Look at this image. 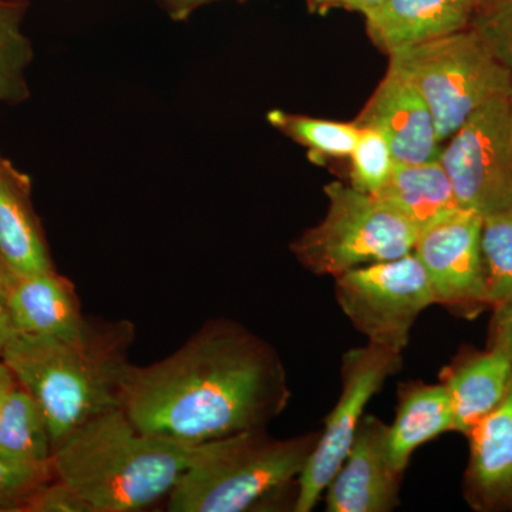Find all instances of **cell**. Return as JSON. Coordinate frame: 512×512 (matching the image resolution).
Listing matches in <instances>:
<instances>
[{
	"instance_id": "e575fe53",
	"label": "cell",
	"mask_w": 512,
	"mask_h": 512,
	"mask_svg": "<svg viewBox=\"0 0 512 512\" xmlns=\"http://www.w3.org/2000/svg\"><path fill=\"white\" fill-rule=\"evenodd\" d=\"M480 2V5H483V3L488 2V0H478Z\"/></svg>"
},
{
	"instance_id": "5b68a950",
	"label": "cell",
	"mask_w": 512,
	"mask_h": 512,
	"mask_svg": "<svg viewBox=\"0 0 512 512\" xmlns=\"http://www.w3.org/2000/svg\"><path fill=\"white\" fill-rule=\"evenodd\" d=\"M389 67L426 101L441 144L484 104L512 97L510 72L471 28L393 53Z\"/></svg>"
},
{
	"instance_id": "cb8c5ba5",
	"label": "cell",
	"mask_w": 512,
	"mask_h": 512,
	"mask_svg": "<svg viewBox=\"0 0 512 512\" xmlns=\"http://www.w3.org/2000/svg\"><path fill=\"white\" fill-rule=\"evenodd\" d=\"M350 158V185L357 191L376 195L392 177L394 160L389 143L372 127H360Z\"/></svg>"
},
{
	"instance_id": "44dd1931",
	"label": "cell",
	"mask_w": 512,
	"mask_h": 512,
	"mask_svg": "<svg viewBox=\"0 0 512 512\" xmlns=\"http://www.w3.org/2000/svg\"><path fill=\"white\" fill-rule=\"evenodd\" d=\"M28 2L0 0V103L16 106L29 97L28 72L33 47L23 32Z\"/></svg>"
},
{
	"instance_id": "ba28073f",
	"label": "cell",
	"mask_w": 512,
	"mask_h": 512,
	"mask_svg": "<svg viewBox=\"0 0 512 512\" xmlns=\"http://www.w3.org/2000/svg\"><path fill=\"white\" fill-rule=\"evenodd\" d=\"M439 161L461 210H512V97L484 104L446 141Z\"/></svg>"
},
{
	"instance_id": "6da1fadb",
	"label": "cell",
	"mask_w": 512,
	"mask_h": 512,
	"mask_svg": "<svg viewBox=\"0 0 512 512\" xmlns=\"http://www.w3.org/2000/svg\"><path fill=\"white\" fill-rule=\"evenodd\" d=\"M291 399L271 343L231 319H212L181 348L134 369L124 412L138 429L204 444L265 429Z\"/></svg>"
},
{
	"instance_id": "4316f807",
	"label": "cell",
	"mask_w": 512,
	"mask_h": 512,
	"mask_svg": "<svg viewBox=\"0 0 512 512\" xmlns=\"http://www.w3.org/2000/svg\"><path fill=\"white\" fill-rule=\"evenodd\" d=\"M25 512H93L72 487L52 478L30 495Z\"/></svg>"
},
{
	"instance_id": "3957f363",
	"label": "cell",
	"mask_w": 512,
	"mask_h": 512,
	"mask_svg": "<svg viewBox=\"0 0 512 512\" xmlns=\"http://www.w3.org/2000/svg\"><path fill=\"white\" fill-rule=\"evenodd\" d=\"M204 444L146 433L116 409L87 421L55 448L53 473L93 512L143 511L171 494Z\"/></svg>"
},
{
	"instance_id": "83f0119b",
	"label": "cell",
	"mask_w": 512,
	"mask_h": 512,
	"mask_svg": "<svg viewBox=\"0 0 512 512\" xmlns=\"http://www.w3.org/2000/svg\"><path fill=\"white\" fill-rule=\"evenodd\" d=\"M493 308L490 348L500 350L512 360V296Z\"/></svg>"
},
{
	"instance_id": "7c38bea8",
	"label": "cell",
	"mask_w": 512,
	"mask_h": 512,
	"mask_svg": "<svg viewBox=\"0 0 512 512\" xmlns=\"http://www.w3.org/2000/svg\"><path fill=\"white\" fill-rule=\"evenodd\" d=\"M355 123L382 133L396 163L436 161L443 150L426 101L409 80L390 67Z\"/></svg>"
},
{
	"instance_id": "836d02e7",
	"label": "cell",
	"mask_w": 512,
	"mask_h": 512,
	"mask_svg": "<svg viewBox=\"0 0 512 512\" xmlns=\"http://www.w3.org/2000/svg\"><path fill=\"white\" fill-rule=\"evenodd\" d=\"M382 0H348L346 2V9L350 12H357L360 15L366 16L367 13L372 12Z\"/></svg>"
},
{
	"instance_id": "9a60e30c",
	"label": "cell",
	"mask_w": 512,
	"mask_h": 512,
	"mask_svg": "<svg viewBox=\"0 0 512 512\" xmlns=\"http://www.w3.org/2000/svg\"><path fill=\"white\" fill-rule=\"evenodd\" d=\"M0 254L18 276L53 271L45 228L32 200V181L0 156Z\"/></svg>"
},
{
	"instance_id": "8fae6325",
	"label": "cell",
	"mask_w": 512,
	"mask_h": 512,
	"mask_svg": "<svg viewBox=\"0 0 512 512\" xmlns=\"http://www.w3.org/2000/svg\"><path fill=\"white\" fill-rule=\"evenodd\" d=\"M400 481L390 460L389 426L365 414L348 457L326 488V511H393L400 504Z\"/></svg>"
},
{
	"instance_id": "1f68e13d",
	"label": "cell",
	"mask_w": 512,
	"mask_h": 512,
	"mask_svg": "<svg viewBox=\"0 0 512 512\" xmlns=\"http://www.w3.org/2000/svg\"><path fill=\"white\" fill-rule=\"evenodd\" d=\"M15 333L8 312H6V309L0 308V359H2L3 352H5L9 340L13 338Z\"/></svg>"
},
{
	"instance_id": "d4e9b609",
	"label": "cell",
	"mask_w": 512,
	"mask_h": 512,
	"mask_svg": "<svg viewBox=\"0 0 512 512\" xmlns=\"http://www.w3.org/2000/svg\"><path fill=\"white\" fill-rule=\"evenodd\" d=\"M471 29L504 64L512 79V0H488L480 5Z\"/></svg>"
},
{
	"instance_id": "2e32d148",
	"label": "cell",
	"mask_w": 512,
	"mask_h": 512,
	"mask_svg": "<svg viewBox=\"0 0 512 512\" xmlns=\"http://www.w3.org/2000/svg\"><path fill=\"white\" fill-rule=\"evenodd\" d=\"M467 498L478 510L512 508V379L500 406L468 433Z\"/></svg>"
},
{
	"instance_id": "d6986e66",
	"label": "cell",
	"mask_w": 512,
	"mask_h": 512,
	"mask_svg": "<svg viewBox=\"0 0 512 512\" xmlns=\"http://www.w3.org/2000/svg\"><path fill=\"white\" fill-rule=\"evenodd\" d=\"M376 197L392 205L419 232L464 211L439 160L396 163L389 183L377 192Z\"/></svg>"
},
{
	"instance_id": "5bb4252c",
	"label": "cell",
	"mask_w": 512,
	"mask_h": 512,
	"mask_svg": "<svg viewBox=\"0 0 512 512\" xmlns=\"http://www.w3.org/2000/svg\"><path fill=\"white\" fill-rule=\"evenodd\" d=\"M6 312L16 333L47 338H76L89 320L72 281L56 269L18 276Z\"/></svg>"
},
{
	"instance_id": "ffe728a7",
	"label": "cell",
	"mask_w": 512,
	"mask_h": 512,
	"mask_svg": "<svg viewBox=\"0 0 512 512\" xmlns=\"http://www.w3.org/2000/svg\"><path fill=\"white\" fill-rule=\"evenodd\" d=\"M53 453L45 412L18 384L0 407V458L18 466L53 470Z\"/></svg>"
},
{
	"instance_id": "f1b7e54d",
	"label": "cell",
	"mask_w": 512,
	"mask_h": 512,
	"mask_svg": "<svg viewBox=\"0 0 512 512\" xmlns=\"http://www.w3.org/2000/svg\"><path fill=\"white\" fill-rule=\"evenodd\" d=\"M158 2L161 3L171 19L175 22H184V20L190 18L195 10L202 8V6L218 2L245 3L247 0H158Z\"/></svg>"
},
{
	"instance_id": "8992f818",
	"label": "cell",
	"mask_w": 512,
	"mask_h": 512,
	"mask_svg": "<svg viewBox=\"0 0 512 512\" xmlns=\"http://www.w3.org/2000/svg\"><path fill=\"white\" fill-rule=\"evenodd\" d=\"M323 220L292 242V254L315 275L340 274L413 252L419 229L379 197L352 185L325 187Z\"/></svg>"
},
{
	"instance_id": "f546056e",
	"label": "cell",
	"mask_w": 512,
	"mask_h": 512,
	"mask_svg": "<svg viewBox=\"0 0 512 512\" xmlns=\"http://www.w3.org/2000/svg\"><path fill=\"white\" fill-rule=\"evenodd\" d=\"M16 279H18V275L13 272L8 262H6L2 254H0V308L6 309L9 293L12 291Z\"/></svg>"
},
{
	"instance_id": "9c48e42d",
	"label": "cell",
	"mask_w": 512,
	"mask_h": 512,
	"mask_svg": "<svg viewBox=\"0 0 512 512\" xmlns=\"http://www.w3.org/2000/svg\"><path fill=\"white\" fill-rule=\"evenodd\" d=\"M402 353L392 352L375 343L348 350L340 366L338 402L325 419L318 444L298 477L293 511L311 512L338 473L355 441L357 427L365 409L389 377L400 372Z\"/></svg>"
},
{
	"instance_id": "603a6c76",
	"label": "cell",
	"mask_w": 512,
	"mask_h": 512,
	"mask_svg": "<svg viewBox=\"0 0 512 512\" xmlns=\"http://www.w3.org/2000/svg\"><path fill=\"white\" fill-rule=\"evenodd\" d=\"M481 255L488 305L495 306L512 296V210L483 218Z\"/></svg>"
},
{
	"instance_id": "52a82bcc",
	"label": "cell",
	"mask_w": 512,
	"mask_h": 512,
	"mask_svg": "<svg viewBox=\"0 0 512 512\" xmlns=\"http://www.w3.org/2000/svg\"><path fill=\"white\" fill-rule=\"evenodd\" d=\"M335 295L367 342L402 355L417 318L436 305L426 271L413 252L336 276Z\"/></svg>"
},
{
	"instance_id": "4dcf8cb0",
	"label": "cell",
	"mask_w": 512,
	"mask_h": 512,
	"mask_svg": "<svg viewBox=\"0 0 512 512\" xmlns=\"http://www.w3.org/2000/svg\"><path fill=\"white\" fill-rule=\"evenodd\" d=\"M16 387H18V380H16V377L10 372L9 367L0 360V407L3 406L9 394L12 393Z\"/></svg>"
},
{
	"instance_id": "7a4b0ae2",
	"label": "cell",
	"mask_w": 512,
	"mask_h": 512,
	"mask_svg": "<svg viewBox=\"0 0 512 512\" xmlns=\"http://www.w3.org/2000/svg\"><path fill=\"white\" fill-rule=\"evenodd\" d=\"M134 340L128 320L89 319L72 339L15 333L0 360L42 407L56 448L87 421L123 409Z\"/></svg>"
},
{
	"instance_id": "ac0fdd59",
	"label": "cell",
	"mask_w": 512,
	"mask_h": 512,
	"mask_svg": "<svg viewBox=\"0 0 512 512\" xmlns=\"http://www.w3.org/2000/svg\"><path fill=\"white\" fill-rule=\"evenodd\" d=\"M453 430V406L443 384L420 380L400 384L396 417L389 426V454L394 470L403 476L417 448Z\"/></svg>"
},
{
	"instance_id": "e0dca14e",
	"label": "cell",
	"mask_w": 512,
	"mask_h": 512,
	"mask_svg": "<svg viewBox=\"0 0 512 512\" xmlns=\"http://www.w3.org/2000/svg\"><path fill=\"white\" fill-rule=\"evenodd\" d=\"M512 379V360L500 350L468 352L458 356L440 373L454 413V430L470 433L494 412L507 396Z\"/></svg>"
},
{
	"instance_id": "d6a6232c",
	"label": "cell",
	"mask_w": 512,
	"mask_h": 512,
	"mask_svg": "<svg viewBox=\"0 0 512 512\" xmlns=\"http://www.w3.org/2000/svg\"><path fill=\"white\" fill-rule=\"evenodd\" d=\"M305 2L311 12L322 13L323 15V13L332 9H346L348 0H305Z\"/></svg>"
},
{
	"instance_id": "30bf717a",
	"label": "cell",
	"mask_w": 512,
	"mask_h": 512,
	"mask_svg": "<svg viewBox=\"0 0 512 512\" xmlns=\"http://www.w3.org/2000/svg\"><path fill=\"white\" fill-rule=\"evenodd\" d=\"M481 228L480 215L461 211L417 237L413 254L426 271L436 305L453 311L488 305Z\"/></svg>"
},
{
	"instance_id": "484cf974",
	"label": "cell",
	"mask_w": 512,
	"mask_h": 512,
	"mask_svg": "<svg viewBox=\"0 0 512 512\" xmlns=\"http://www.w3.org/2000/svg\"><path fill=\"white\" fill-rule=\"evenodd\" d=\"M52 478L50 468L18 466L0 458V512H25L30 495Z\"/></svg>"
},
{
	"instance_id": "277c9868",
	"label": "cell",
	"mask_w": 512,
	"mask_h": 512,
	"mask_svg": "<svg viewBox=\"0 0 512 512\" xmlns=\"http://www.w3.org/2000/svg\"><path fill=\"white\" fill-rule=\"evenodd\" d=\"M320 431L274 439L265 429L208 441L167 497L170 512H242L298 481Z\"/></svg>"
},
{
	"instance_id": "4fadbf2b",
	"label": "cell",
	"mask_w": 512,
	"mask_h": 512,
	"mask_svg": "<svg viewBox=\"0 0 512 512\" xmlns=\"http://www.w3.org/2000/svg\"><path fill=\"white\" fill-rule=\"evenodd\" d=\"M478 0H382L367 13L366 32L387 56L470 29Z\"/></svg>"
},
{
	"instance_id": "7402d4cb",
	"label": "cell",
	"mask_w": 512,
	"mask_h": 512,
	"mask_svg": "<svg viewBox=\"0 0 512 512\" xmlns=\"http://www.w3.org/2000/svg\"><path fill=\"white\" fill-rule=\"evenodd\" d=\"M268 121L284 136L305 147L309 160L316 164H322L328 158H349L360 131L355 121L340 123L313 119L282 110L269 111Z\"/></svg>"
}]
</instances>
